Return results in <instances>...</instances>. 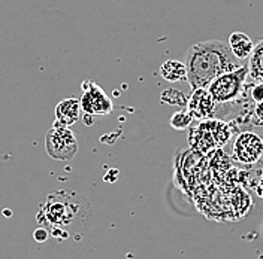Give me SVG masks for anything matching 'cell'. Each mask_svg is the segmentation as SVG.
I'll return each instance as SVG.
<instances>
[{"label": "cell", "mask_w": 263, "mask_h": 259, "mask_svg": "<svg viewBox=\"0 0 263 259\" xmlns=\"http://www.w3.org/2000/svg\"><path fill=\"white\" fill-rule=\"evenodd\" d=\"M230 139V128L228 124L217 121V119H206L197 125L196 130L190 133V145L197 147L203 152L223 146Z\"/></svg>", "instance_id": "cell-3"}, {"label": "cell", "mask_w": 263, "mask_h": 259, "mask_svg": "<svg viewBox=\"0 0 263 259\" xmlns=\"http://www.w3.org/2000/svg\"><path fill=\"white\" fill-rule=\"evenodd\" d=\"M248 75V66H241L236 70L217 76L206 90L217 103H229L238 97L242 91L244 82Z\"/></svg>", "instance_id": "cell-4"}, {"label": "cell", "mask_w": 263, "mask_h": 259, "mask_svg": "<svg viewBox=\"0 0 263 259\" xmlns=\"http://www.w3.org/2000/svg\"><path fill=\"white\" fill-rule=\"evenodd\" d=\"M251 96H253V98H254L256 101H263V83L262 82H260V85H257V87L253 90Z\"/></svg>", "instance_id": "cell-15"}, {"label": "cell", "mask_w": 263, "mask_h": 259, "mask_svg": "<svg viewBox=\"0 0 263 259\" xmlns=\"http://www.w3.org/2000/svg\"><path fill=\"white\" fill-rule=\"evenodd\" d=\"M81 109L84 114L98 116V115H109L112 111V100L108 94L93 82L82 83Z\"/></svg>", "instance_id": "cell-6"}, {"label": "cell", "mask_w": 263, "mask_h": 259, "mask_svg": "<svg viewBox=\"0 0 263 259\" xmlns=\"http://www.w3.org/2000/svg\"><path fill=\"white\" fill-rule=\"evenodd\" d=\"M47 237H48V231H47V229H37V231H34V239H36V240L45 242Z\"/></svg>", "instance_id": "cell-16"}, {"label": "cell", "mask_w": 263, "mask_h": 259, "mask_svg": "<svg viewBox=\"0 0 263 259\" xmlns=\"http://www.w3.org/2000/svg\"><path fill=\"white\" fill-rule=\"evenodd\" d=\"M229 48L233 52V55L242 61V60H247L251 55L254 45H253V40L247 36L246 33L236 32L230 34Z\"/></svg>", "instance_id": "cell-10"}, {"label": "cell", "mask_w": 263, "mask_h": 259, "mask_svg": "<svg viewBox=\"0 0 263 259\" xmlns=\"http://www.w3.org/2000/svg\"><path fill=\"white\" fill-rule=\"evenodd\" d=\"M184 64L187 82L196 90L206 88L217 76L239 69L242 63L233 55L229 45L220 40H206L193 45L187 51Z\"/></svg>", "instance_id": "cell-1"}, {"label": "cell", "mask_w": 263, "mask_h": 259, "mask_svg": "<svg viewBox=\"0 0 263 259\" xmlns=\"http://www.w3.org/2000/svg\"><path fill=\"white\" fill-rule=\"evenodd\" d=\"M248 73L253 76V79L263 83V40L253 48L248 63Z\"/></svg>", "instance_id": "cell-12"}, {"label": "cell", "mask_w": 263, "mask_h": 259, "mask_svg": "<svg viewBox=\"0 0 263 259\" xmlns=\"http://www.w3.org/2000/svg\"><path fill=\"white\" fill-rule=\"evenodd\" d=\"M217 101L206 88H196L189 100V112L193 118L199 119H210L214 115Z\"/></svg>", "instance_id": "cell-8"}, {"label": "cell", "mask_w": 263, "mask_h": 259, "mask_svg": "<svg viewBox=\"0 0 263 259\" xmlns=\"http://www.w3.org/2000/svg\"><path fill=\"white\" fill-rule=\"evenodd\" d=\"M192 119H193V115L189 111H180L172 115V118L169 119V124L175 130H184L192 124Z\"/></svg>", "instance_id": "cell-13"}, {"label": "cell", "mask_w": 263, "mask_h": 259, "mask_svg": "<svg viewBox=\"0 0 263 259\" xmlns=\"http://www.w3.org/2000/svg\"><path fill=\"white\" fill-rule=\"evenodd\" d=\"M184 100H185L184 96L175 90H167L162 94V101L166 104H184L185 103Z\"/></svg>", "instance_id": "cell-14"}, {"label": "cell", "mask_w": 263, "mask_h": 259, "mask_svg": "<svg viewBox=\"0 0 263 259\" xmlns=\"http://www.w3.org/2000/svg\"><path fill=\"white\" fill-rule=\"evenodd\" d=\"M81 213L75 194L54 192L47 198V204L39 214V222L49 225L52 231H65L75 224Z\"/></svg>", "instance_id": "cell-2"}, {"label": "cell", "mask_w": 263, "mask_h": 259, "mask_svg": "<svg viewBox=\"0 0 263 259\" xmlns=\"http://www.w3.org/2000/svg\"><path fill=\"white\" fill-rule=\"evenodd\" d=\"M45 147L52 160L69 161L78 152V142L69 127L54 125L45 134Z\"/></svg>", "instance_id": "cell-5"}, {"label": "cell", "mask_w": 263, "mask_h": 259, "mask_svg": "<svg viewBox=\"0 0 263 259\" xmlns=\"http://www.w3.org/2000/svg\"><path fill=\"white\" fill-rule=\"evenodd\" d=\"M81 116V101L78 98H65L55 106V124L70 127L77 124Z\"/></svg>", "instance_id": "cell-9"}, {"label": "cell", "mask_w": 263, "mask_h": 259, "mask_svg": "<svg viewBox=\"0 0 263 259\" xmlns=\"http://www.w3.org/2000/svg\"><path fill=\"white\" fill-rule=\"evenodd\" d=\"M233 155L244 164L256 162L263 155V139L256 133H242L235 142Z\"/></svg>", "instance_id": "cell-7"}, {"label": "cell", "mask_w": 263, "mask_h": 259, "mask_svg": "<svg viewBox=\"0 0 263 259\" xmlns=\"http://www.w3.org/2000/svg\"><path fill=\"white\" fill-rule=\"evenodd\" d=\"M160 75L169 82H178L182 81V79H187L185 64L181 61H177V60H167L160 67Z\"/></svg>", "instance_id": "cell-11"}]
</instances>
